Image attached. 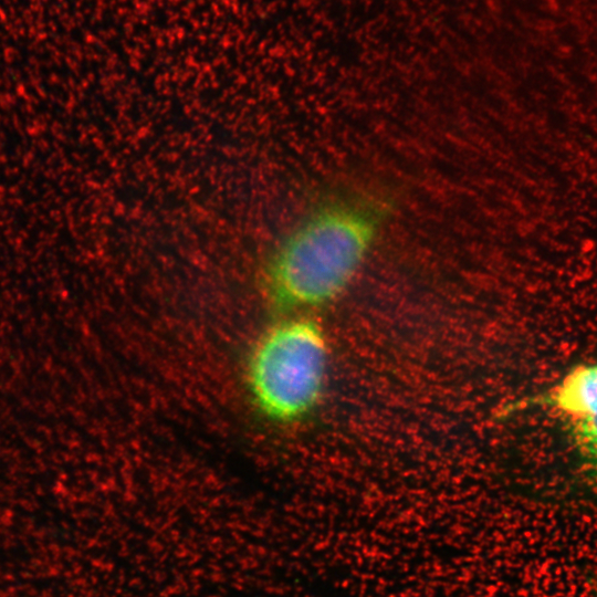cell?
<instances>
[{"mask_svg": "<svg viewBox=\"0 0 597 597\" xmlns=\"http://www.w3.org/2000/svg\"><path fill=\"white\" fill-rule=\"evenodd\" d=\"M394 198L354 184L315 201L275 242L262 269L268 300L287 314L326 306L353 285L392 217Z\"/></svg>", "mask_w": 597, "mask_h": 597, "instance_id": "1", "label": "cell"}, {"mask_svg": "<svg viewBox=\"0 0 597 597\" xmlns=\"http://www.w3.org/2000/svg\"><path fill=\"white\" fill-rule=\"evenodd\" d=\"M245 367L258 410L274 422H296L316 408L324 394L329 367L325 332L312 317H284L258 337Z\"/></svg>", "mask_w": 597, "mask_h": 597, "instance_id": "2", "label": "cell"}, {"mask_svg": "<svg viewBox=\"0 0 597 597\" xmlns=\"http://www.w3.org/2000/svg\"><path fill=\"white\" fill-rule=\"evenodd\" d=\"M533 404L562 416L567 421L597 415V363L568 370Z\"/></svg>", "mask_w": 597, "mask_h": 597, "instance_id": "3", "label": "cell"}, {"mask_svg": "<svg viewBox=\"0 0 597 597\" xmlns=\"http://www.w3.org/2000/svg\"><path fill=\"white\" fill-rule=\"evenodd\" d=\"M586 478L597 488V415L567 421Z\"/></svg>", "mask_w": 597, "mask_h": 597, "instance_id": "4", "label": "cell"}]
</instances>
